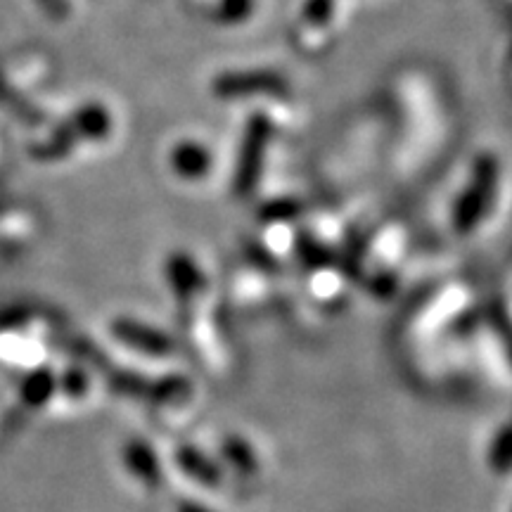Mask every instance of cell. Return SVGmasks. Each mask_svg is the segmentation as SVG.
I'll return each instance as SVG.
<instances>
[{
  "instance_id": "cell-7",
  "label": "cell",
  "mask_w": 512,
  "mask_h": 512,
  "mask_svg": "<svg viewBox=\"0 0 512 512\" xmlns=\"http://www.w3.org/2000/svg\"><path fill=\"white\" fill-rule=\"evenodd\" d=\"M508 512H512V505H510V510H508Z\"/></svg>"
},
{
  "instance_id": "cell-4",
  "label": "cell",
  "mask_w": 512,
  "mask_h": 512,
  "mask_svg": "<svg viewBox=\"0 0 512 512\" xmlns=\"http://www.w3.org/2000/svg\"><path fill=\"white\" fill-rule=\"evenodd\" d=\"M268 133H271V124H268V121L254 119L252 126H249V138L245 140V147H242V157L238 166V183H235L242 195L252 192V185L256 183V178H259Z\"/></svg>"
},
{
  "instance_id": "cell-5",
  "label": "cell",
  "mask_w": 512,
  "mask_h": 512,
  "mask_svg": "<svg viewBox=\"0 0 512 512\" xmlns=\"http://www.w3.org/2000/svg\"><path fill=\"white\" fill-rule=\"evenodd\" d=\"M214 91L219 93V98H247L254 91H266V93H280L285 91L283 79H278L275 74L259 72V74H230L223 76L214 83Z\"/></svg>"
},
{
  "instance_id": "cell-6",
  "label": "cell",
  "mask_w": 512,
  "mask_h": 512,
  "mask_svg": "<svg viewBox=\"0 0 512 512\" xmlns=\"http://www.w3.org/2000/svg\"><path fill=\"white\" fill-rule=\"evenodd\" d=\"M211 159L202 145L197 143H183L174 150V169L176 174L183 178H202L207 174Z\"/></svg>"
},
{
  "instance_id": "cell-2",
  "label": "cell",
  "mask_w": 512,
  "mask_h": 512,
  "mask_svg": "<svg viewBox=\"0 0 512 512\" xmlns=\"http://www.w3.org/2000/svg\"><path fill=\"white\" fill-rule=\"evenodd\" d=\"M124 467L133 484L145 496H164L174 489V475H171L166 448L152 439L133 437L128 441L124 448Z\"/></svg>"
},
{
  "instance_id": "cell-1",
  "label": "cell",
  "mask_w": 512,
  "mask_h": 512,
  "mask_svg": "<svg viewBox=\"0 0 512 512\" xmlns=\"http://www.w3.org/2000/svg\"><path fill=\"white\" fill-rule=\"evenodd\" d=\"M209 441L226 470L233 496H247L249 491L264 486L268 477V456L259 441L238 430L219 432Z\"/></svg>"
},
{
  "instance_id": "cell-3",
  "label": "cell",
  "mask_w": 512,
  "mask_h": 512,
  "mask_svg": "<svg viewBox=\"0 0 512 512\" xmlns=\"http://www.w3.org/2000/svg\"><path fill=\"white\" fill-rule=\"evenodd\" d=\"M117 337L133 351V356L147 363H169L176 356V344L162 330L150 328L143 320H121L117 325Z\"/></svg>"
}]
</instances>
